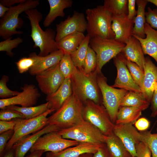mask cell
Listing matches in <instances>:
<instances>
[{
  "instance_id": "obj_1",
  "label": "cell",
  "mask_w": 157,
  "mask_h": 157,
  "mask_svg": "<svg viewBox=\"0 0 157 157\" xmlns=\"http://www.w3.org/2000/svg\"><path fill=\"white\" fill-rule=\"evenodd\" d=\"M24 12L30 22V36L34 43L33 47L40 49L38 55L45 56L58 50L55 40L56 33L55 31L51 28H48L44 31L40 25L39 23L42 19V13L36 8L27 10Z\"/></svg>"
},
{
  "instance_id": "obj_2",
  "label": "cell",
  "mask_w": 157,
  "mask_h": 157,
  "mask_svg": "<svg viewBox=\"0 0 157 157\" xmlns=\"http://www.w3.org/2000/svg\"><path fill=\"white\" fill-rule=\"evenodd\" d=\"M83 103L73 92L60 108L48 117V125L54 126L58 131L71 127L83 119Z\"/></svg>"
},
{
  "instance_id": "obj_3",
  "label": "cell",
  "mask_w": 157,
  "mask_h": 157,
  "mask_svg": "<svg viewBox=\"0 0 157 157\" xmlns=\"http://www.w3.org/2000/svg\"><path fill=\"white\" fill-rule=\"evenodd\" d=\"M97 74L95 70L87 74L77 68L71 77L73 92L83 103L89 100L101 104L102 97L97 81Z\"/></svg>"
},
{
  "instance_id": "obj_4",
  "label": "cell",
  "mask_w": 157,
  "mask_h": 157,
  "mask_svg": "<svg viewBox=\"0 0 157 157\" xmlns=\"http://www.w3.org/2000/svg\"><path fill=\"white\" fill-rule=\"evenodd\" d=\"M87 22L86 31L90 38L98 36L114 39L115 34L111 24L112 15L103 5L85 10Z\"/></svg>"
},
{
  "instance_id": "obj_5",
  "label": "cell",
  "mask_w": 157,
  "mask_h": 157,
  "mask_svg": "<svg viewBox=\"0 0 157 157\" xmlns=\"http://www.w3.org/2000/svg\"><path fill=\"white\" fill-rule=\"evenodd\" d=\"M39 3L38 0H26L10 7L9 10L0 19V36L5 40L14 35L23 34L22 31L17 30L22 27L23 23L19 15L27 10L36 8Z\"/></svg>"
},
{
  "instance_id": "obj_6",
  "label": "cell",
  "mask_w": 157,
  "mask_h": 157,
  "mask_svg": "<svg viewBox=\"0 0 157 157\" xmlns=\"http://www.w3.org/2000/svg\"><path fill=\"white\" fill-rule=\"evenodd\" d=\"M63 138L76 141L101 144L105 143V135L98 129L84 119L74 126L57 132Z\"/></svg>"
},
{
  "instance_id": "obj_7",
  "label": "cell",
  "mask_w": 157,
  "mask_h": 157,
  "mask_svg": "<svg viewBox=\"0 0 157 157\" xmlns=\"http://www.w3.org/2000/svg\"><path fill=\"white\" fill-rule=\"evenodd\" d=\"M83 119L100 131L105 136L113 133L115 124L111 120L106 108L101 104L88 100L83 103Z\"/></svg>"
},
{
  "instance_id": "obj_8",
  "label": "cell",
  "mask_w": 157,
  "mask_h": 157,
  "mask_svg": "<svg viewBox=\"0 0 157 157\" xmlns=\"http://www.w3.org/2000/svg\"><path fill=\"white\" fill-rule=\"evenodd\" d=\"M125 46V44L114 39H106L98 36L90 38L89 46L94 51L97 57L95 71L97 73H101L104 65L121 53Z\"/></svg>"
},
{
  "instance_id": "obj_9",
  "label": "cell",
  "mask_w": 157,
  "mask_h": 157,
  "mask_svg": "<svg viewBox=\"0 0 157 157\" xmlns=\"http://www.w3.org/2000/svg\"><path fill=\"white\" fill-rule=\"evenodd\" d=\"M54 111V109L49 108L41 115L35 118L15 119V124L14 133L7 143L6 150L11 149L15 143L23 138L40 130L48 125L47 117Z\"/></svg>"
},
{
  "instance_id": "obj_10",
  "label": "cell",
  "mask_w": 157,
  "mask_h": 157,
  "mask_svg": "<svg viewBox=\"0 0 157 157\" xmlns=\"http://www.w3.org/2000/svg\"><path fill=\"white\" fill-rule=\"evenodd\" d=\"M97 79L102 95L103 105L111 120L115 124L121 101L128 91L109 86L107 83L106 78L101 73L97 74Z\"/></svg>"
},
{
  "instance_id": "obj_11",
  "label": "cell",
  "mask_w": 157,
  "mask_h": 157,
  "mask_svg": "<svg viewBox=\"0 0 157 157\" xmlns=\"http://www.w3.org/2000/svg\"><path fill=\"white\" fill-rule=\"evenodd\" d=\"M79 143L74 140L63 138L57 132H52L40 137L29 151L31 152L42 150L44 152H57L77 145Z\"/></svg>"
},
{
  "instance_id": "obj_12",
  "label": "cell",
  "mask_w": 157,
  "mask_h": 157,
  "mask_svg": "<svg viewBox=\"0 0 157 157\" xmlns=\"http://www.w3.org/2000/svg\"><path fill=\"white\" fill-rule=\"evenodd\" d=\"M87 22L84 14L76 11L72 15L69 16L64 21L56 25V42L64 37L76 33H83L86 31Z\"/></svg>"
},
{
  "instance_id": "obj_13",
  "label": "cell",
  "mask_w": 157,
  "mask_h": 157,
  "mask_svg": "<svg viewBox=\"0 0 157 157\" xmlns=\"http://www.w3.org/2000/svg\"><path fill=\"white\" fill-rule=\"evenodd\" d=\"M59 63L35 76L39 88L42 93L47 95L56 91L65 79L60 71Z\"/></svg>"
},
{
  "instance_id": "obj_14",
  "label": "cell",
  "mask_w": 157,
  "mask_h": 157,
  "mask_svg": "<svg viewBox=\"0 0 157 157\" xmlns=\"http://www.w3.org/2000/svg\"><path fill=\"white\" fill-rule=\"evenodd\" d=\"M113 133L121 140L132 157H137L135 146L141 141L142 135L132 124H115Z\"/></svg>"
},
{
  "instance_id": "obj_15",
  "label": "cell",
  "mask_w": 157,
  "mask_h": 157,
  "mask_svg": "<svg viewBox=\"0 0 157 157\" xmlns=\"http://www.w3.org/2000/svg\"><path fill=\"white\" fill-rule=\"evenodd\" d=\"M22 89V91L17 95L8 98L0 99V109L12 105L30 107L35 105L40 96L38 88L34 85L25 84Z\"/></svg>"
},
{
  "instance_id": "obj_16",
  "label": "cell",
  "mask_w": 157,
  "mask_h": 157,
  "mask_svg": "<svg viewBox=\"0 0 157 157\" xmlns=\"http://www.w3.org/2000/svg\"><path fill=\"white\" fill-rule=\"evenodd\" d=\"M113 61L117 74L114 83L112 86L128 91L142 93L141 89L133 79L124 61L118 55L113 58Z\"/></svg>"
},
{
  "instance_id": "obj_17",
  "label": "cell",
  "mask_w": 157,
  "mask_h": 157,
  "mask_svg": "<svg viewBox=\"0 0 157 157\" xmlns=\"http://www.w3.org/2000/svg\"><path fill=\"white\" fill-rule=\"evenodd\" d=\"M57 131L55 126L48 124L40 130L23 138L12 148L14 151L15 157H24L40 137L47 133Z\"/></svg>"
},
{
  "instance_id": "obj_18",
  "label": "cell",
  "mask_w": 157,
  "mask_h": 157,
  "mask_svg": "<svg viewBox=\"0 0 157 157\" xmlns=\"http://www.w3.org/2000/svg\"><path fill=\"white\" fill-rule=\"evenodd\" d=\"M142 93L150 103L157 85V67L148 57L145 58Z\"/></svg>"
},
{
  "instance_id": "obj_19",
  "label": "cell",
  "mask_w": 157,
  "mask_h": 157,
  "mask_svg": "<svg viewBox=\"0 0 157 157\" xmlns=\"http://www.w3.org/2000/svg\"><path fill=\"white\" fill-rule=\"evenodd\" d=\"M127 15L112 16L111 24L115 35L114 39L125 44L132 35L134 25V19H129Z\"/></svg>"
},
{
  "instance_id": "obj_20",
  "label": "cell",
  "mask_w": 157,
  "mask_h": 157,
  "mask_svg": "<svg viewBox=\"0 0 157 157\" xmlns=\"http://www.w3.org/2000/svg\"><path fill=\"white\" fill-rule=\"evenodd\" d=\"M73 92L70 78H65L58 90L55 92L47 95L46 100L48 102L49 108L55 111L62 106Z\"/></svg>"
},
{
  "instance_id": "obj_21",
  "label": "cell",
  "mask_w": 157,
  "mask_h": 157,
  "mask_svg": "<svg viewBox=\"0 0 157 157\" xmlns=\"http://www.w3.org/2000/svg\"><path fill=\"white\" fill-rule=\"evenodd\" d=\"M127 59L137 64L144 71L145 58L141 44L132 35L125 43L121 53Z\"/></svg>"
},
{
  "instance_id": "obj_22",
  "label": "cell",
  "mask_w": 157,
  "mask_h": 157,
  "mask_svg": "<svg viewBox=\"0 0 157 157\" xmlns=\"http://www.w3.org/2000/svg\"><path fill=\"white\" fill-rule=\"evenodd\" d=\"M64 55L63 52L58 50L44 56H39L35 53L36 61L34 65L29 70L32 75H36L58 64Z\"/></svg>"
},
{
  "instance_id": "obj_23",
  "label": "cell",
  "mask_w": 157,
  "mask_h": 157,
  "mask_svg": "<svg viewBox=\"0 0 157 157\" xmlns=\"http://www.w3.org/2000/svg\"><path fill=\"white\" fill-rule=\"evenodd\" d=\"M101 144L86 142H79L77 145L67 148L57 152H48L46 157H78L87 153L94 154L101 147Z\"/></svg>"
},
{
  "instance_id": "obj_24",
  "label": "cell",
  "mask_w": 157,
  "mask_h": 157,
  "mask_svg": "<svg viewBox=\"0 0 157 157\" xmlns=\"http://www.w3.org/2000/svg\"><path fill=\"white\" fill-rule=\"evenodd\" d=\"M144 38L133 36L140 41L144 54L151 56L157 63V30L152 28L146 22L144 25Z\"/></svg>"
},
{
  "instance_id": "obj_25",
  "label": "cell",
  "mask_w": 157,
  "mask_h": 157,
  "mask_svg": "<svg viewBox=\"0 0 157 157\" xmlns=\"http://www.w3.org/2000/svg\"><path fill=\"white\" fill-rule=\"evenodd\" d=\"M48 1L50 9L43 23L45 27L50 26L57 17H64V10L71 7L73 4L71 0H48Z\"/></svg>"
},
{
  "instance_id": "obj_26",
  "label": "cell",
  "mask_w": 157,
  "mask_h": 157,
  "mask_svg": "<svg viewBox=\"0 0 157 157\" xmlns=\"http://www.w3.org/2000/svg\"><path fill=\"white\" fill-rule=\"evenodd\" d=\"M85 36L83 33H75L68 35L57 42L58 50L70 55L78 48Z\"/></svg>"
},
{
  "instance_id": "obj_27",
  "label": "cell",
  "mask_w": 157,
  "mask_h": 157,
  "mask_svg": "<svg viewBox=\"0 0 157 157\" xmlns=\"http://www.w3.org/2000/svg\"><path fill=\"white\" fill-rule=\"evenodd\" d=\"M105 142L111 157H132L121 140L113 133L105 135Z\"/></svg>"
},
{
  "instance_id": "obj_28",
  "label": "cell",
  "mask_w": 157,
  "mask_h": 157,
  "mask_svg": "<svg viewBox=\"0 0 157 157\" xmlns=\"http://www.w3.org/2000/svg\"><path fill=\"white\" fill-rule=\"evenodd\" d=\"M148 2L147 0H136L138 9L137 15L134 19L132 35L142 38L146 37L144 31V25L146 23L145 9Z\"/></svg>"
},
{
  "instance_id": "obj_29",
  "label": "cell",
  "mask_w": 157,
  "mask_h": 157,
  "mask_svg": "<svg viewBox=\"0 0 157 157\" xmlns=\"http://www.w3.org/2000/svg\"><path fill=\"white\" fill-rule=\"evenodd\" d=\"M142 110L135 107L122 106L119 108L115 124H132L141 115Z\"/></svg>"
},
{
  "instance_id": "obj_30",
  "label": "cell",
  "mask_w": 157,
  "mask_h": 157,
  "mask_svg": "<svg viewBox=\"0 0 157 157\" xmlns=\"http://www.w3.org/2000/svg\"><path fill=\"white\" fill-rule=\"evenodd\" d=\"M150 103L142 93L128 91L122 99L120 107L129 106L138 108L142 111L147 109Z\"/></svg>"
},
{
  "instance_id": "obj_31",
  "label": "cell",
  "mask_w": 157,
  "mask_h": 157,
  "mask_svg": "<svg viewBox=\"0 0 157 157\" xmlns=\"http://www.w3.org/2000/svg\"><path fill=\"white\" fill-rule=\"evenodd\" d=\"M5 108L21 113L24 116V119H30L37 117L49 109L47 102L36 106L19 107L16 105H12Z\"/></svg>"
},
{
  "instance_id": "obj_32",
  "label": "cell",
  "mask_w": 157,
  "mask_h": 157,
  "mask_svg": "<svg viewBox=\"0 0 157 157\" xmlns=\"http://www.w3.org/2000/svg\"><path fill=\"white\" fill-rule=\"evenodd\" d=\"M90 39L89 35L87 34L77 49L70 55L74 65L80 69H83L84 61L89 46Z\"/></svg>"
},
{
  "instance_id": "obj_33",
  "label": "cell",
  "mask_w": 157,
  "mask_h": 157,
  "mask_svg": "<svg viewBox=\"0 0 157 157\" xmlns=\"http://www.w3.org/2000/svg\"><path fill=\"white\" fill-rule=\"evenodd\" d=\"M128 0H105L103 6L113 16L127 15Z\"/></svg>"
},
{
  "instance_id": "obj_34",
  "label": "cell",
  "mask_w": 157,
  "mask_h": 157,
  "mask_svg": "<svg viewBox=\"0 0 157 157\" xmlns=\"http://www.w3.org/2000/svg\"><path fill=\"white\" fill-rule=\"evenodd\" d=\"M118 55L124 62L133 79L142 90L144 76V71L137 64L127 59L121 53Z\"/></svg>"
},
{
  "instance_id": "obj_35",
  "label": "cell",
  "mask_w": 157,
  "mask_h": 157,
  "mask_svg": "<svg viewBox=\"0 0 157 157\" xmlns=\"http://www.w3.org/2000/svg\"><path fill=\"white\" fill-rule=\"evenodd\" d=\"M60 71L65 78H70L77 69L70 55L65 54L59 63Z\"/></svg>"
},
{
  "instance_id": "obj_36",
  "label": "cell",
  "mask_w": 157,
  "mask_h": 157,
  "mask_svg": "<svg viewBox=\"0 0 157 157\" xmlns=\"http://www.w3.org/2000/svg\"><path fill=\"white\" fill-rule=\"evenodd\" d=\"M141 141L147 146L151 153L152 157H157V130L156 133L146 131L141 132Z\"/></svg>"
},
{
  "instance_id": "obj_37",
  "label": "cell",
  "mask_w": 157,
  "mask_h": 157,
  "mask_svg": "<svg viewBox=\"0 0 157 157\" xmlns=\"http://www.w3.org/2000/svg\"><path fill=\"white\" fill-rule=\"evenodd\" d=\"M97 64V59L96 53L89 46L84 61L83 70L87 74L92 73L95 70Z\"/></svg>"
},
{
  "instance_id": "obj_38",
  "label": "cell",
  "mask_w": 157,
  "mask_h": 157,
  "mask_svg": "<svg viewBox=\"0 0 157 157\" xmlns=\"http://www.w3.org/2000/svg\"><path fill=\"white\" fill-rule=\"evenodd\" d=\"M23 39L17 37L11 39V37L2 41L0 42V51H5L7 54L10 56H13V53L12 50L17 47L19 44L23 42Z\"/></svg>"
},
{
  "instance_id": "obj_39",
  "label": "cell",
  "mask_w": 157,
  "mask_h": 157,
  "mask_svg": "<svg viewBox=\"0 0 157 157\" xmlns=\"http://www.w3.org/2000/svg\"><path fill=\"white\" fill-rule=\"evenodd\" d=\"M35 53H31L28 57L22 58L15 63L19 73L29 71L34 65L36 61Z\"/></svg>"
},
{
  "instance_id": "obj_40",
  "label": "cell",
  "mask_w": 157,
  "mask_h": 157,
  "mask_svg": "<svg viewBox=\"0 0 157 157\" xmlns=\"http://www.w3.org/2000/svg\"><path fill=\"white\" fill-rule=\"evenodd\" d=\"M9 80L8 76H3L0 81V97L1 99L11 98L19 94L20 92L12 91L8 88L7 83Z\"/></svg>"
},
{
  "instance_id": "obj_41",
  "label": "cell",
  "mask_w": 157,
  "mask_h": 157,
  "mask_svg": "<svg viewBox=\"0 0 157 157\" xmlns=\"http://www.w3.org/2000/svg\"><path fill=\"white\" fill-rule=\"evenodd\" d=\"M19 118L24 119L23 115L15 111L6 108L1 109L0 120L9 121Z\"/></svg>"
},
{
  "instance_id": "obj_42",
  "label": "cell",
  "mask_w": 157,
  "mask_h": 157,
  "mask_svg": "<svg viewBox=\"0 0 157 157\" xmlns=\"http://www.w3.org/2000/svg\"><path fill=\"white\" fill-rule=\"evenodd\" d=\"M145 12L146 22L153 28L157 29V9L152 10L150 7Z\"/></svg>"
},
{
  "instance_id": "obj_43",
  "label": "cell",
  "mask_w": 157,
  "mask_h": 157,
  "mask_svg": "<svg viewBox=\"0 0 157 157\" xmlns=\"http://www.w3.org/2000/svg\"><path fill=\"white\" fill-rule=\"evenodd\" d=\"M14 133L13 130H10L0 134V156L2 157L8 141L11 138Z\"/></svg>"
},
{
  "instance_id": "obj_44",
  "label": "cell",
  "mask_w": 157,
  "mask_h": 157,
  "mask_svg": "<svg viewBox=\"0 0 157 157\" xmlns=\"http://www.w3.org/2000/svg\"><path fill=\"white\" fill-rule=\"evenodd\" d=\"M137 157H151V152L144 142L141 141L135 146Z\"/></svg>"
},
{
  "instance_id": "obj_45",
  "label": "cell",
  "mask_w": 157,
  "mask_h": 157,
  "mask_svg": "<svg viewBox=\"0 0 157 157\" xmlns=\"http://www.w3.org/2000/svg\"><path fill=\"white\" fill-rule=\"evenodd\" d=\"M150 125L149 121L144 117L139 118L135 122V127L138 130L142 132L147 131Z\"/></svg>"
},
{
  "instance_id": "obj_46",
  "label": "cell",
  "mask_w": 157,
  "mask_h": 157,
  "mask_svg": "<svg viewBox=\"0 0 157 157\" xmlns=\"http://www.w3.org/2000/svg\"><path fill=\"white\" fill-rule=\"evenodd\" d=\"M15 124V119L9 121L0 120V133L13 130Z\"/></svg>"
},
{
  "instance_id": "obj_47",
  "label": "cell",
  "mask_w": 157,
  "mask_h": 157,
  "mask_svg": "<svg viewBox=\"0 0 157 157\" xmlns=\"http://www.w3.org/2000/svg\"><path fill=\"white\" fill-rule=\"evenodd\" d=\"M135 0H128L127 17L130 20L134 19L137 15V10L135 9Z\"/></svg>"
},
{
  "instance_id": "obj_48",
  "label": "cell",
  "mask_w": 157,
  "mask_h": 157,
  "mask_svg": "<svg viewBox=\"0 0 157 157\" xmlns=\"http://www.w3.org/2000/svg\"><path fill=\"white\" fill-rule=\"evenodd\" d=\"M151 116L155 117L157 116V85L154 91L151 102Z\"/></svg>"
},
{
  "instance_id": "obj_49",
  "label": "cell",
  "mask_w": 157,
  "mask_h": 157,
  "mask_svg": "<svg viewBox=\"0 0 157 157\" xmlns=\"http://www.w3.org/2000/svg\"><path fill=\"white\" fill-rule=\"evenodd\" d=\"M93 157H111L105 143L102 144L93 154Z\"/></svg>"
},
{
  "instance_id": "obj_50",
  "label": "cell",
  "mask_w": 157,
  "mask_h": 157,
  "mask_svg": "<svg viewBox=\"0 0 157 157\" xmlns=\"http://www.w3.org/2000/svg\"><path fill=\"white\" fill-rule=\"evenodd\" d=\"M26 0H0V3L3 5L7 7H10L13 6V5L16 4H18L24 2Z\"/></svg>"
},
{
  "instance_id": "obj_51",
  "label": "cell",
  "mask_w": 157,
  "mask_h": 157,
  "mask_svg": "<svg viewBox=\"0 0 157 157\" xmlns=\"http://www.w3.org/2000/svg\"><path fill=\"white\" fill-rule=\"evenodd\" d=\"M31 152L26 157H42L44 152L42 150H37Z\"/></svg>"
},
{
  "instance_id": "obj_52",
  "label": "cell",
  "mask_w": 157,
  "mask_h": 157,
  "mask_svg": "<svg viewBox=\"0 0 157 157\" xmlns=\"http://www.w3.org/2000/svg\"><path fill=\"white\" fill-rule=\"evenodd\" d=\"M9 9L10 8L0 3V17L1 18H3Z\"/></svg>"
},
{
  "instance_id": "obj_53",
  "label": "cell",
  "mask_w": 157,
  "mask_h": 157,
  "mask_svg": "<svg viewBox=\"0 0 157 157\" xmlns=\"http://www.w3.org/2000/svg\"><path fill=\"white\" fill-rule=\"evenodd\" d=\"M7 151L2 157H15L14 151L13 149Z\"/></svg>"
},
{
  "instance_id": "obj_54",
  "label": "cell",
  "mask_w": 157,
  "mask_h": 157,
  "mask_svg": "<svg viewBox=\"0 0 157 157\" xmlns=\"http://www.w3.org/2000/svg\"><path fill=\"white\" fill-rule=\"evenodd\" d=\"M78 157H93V154L87 153L82 154Z\"/></svg>"
},
{
  "instance_id": "obj_55",
  "label": "cell",
  "mask_w": 157,
  "mask_h": 157,
  "mask_svg": "<svg viewBox=\"0 0 157 157\" xmlns=\"http://www.w3.org/2000/svg\"><path fill=\"white\" fill-rule=\"evenodd\" d=\"M148 2L151 3L157 7V0H147Z\"/></svg>"
}]
</instances>
